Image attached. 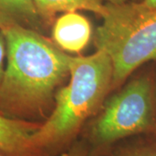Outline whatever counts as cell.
<instances>
[{"label":"cell","mask_w":156,"mask_h":156,"mask_svg":"<svg viewBox=\"0 0 156 156\" xmlns=\"http://www.w3.org/2000/svg\"><path fill=\"white\" fill-rule=\"evenodd\" d=\"M98 156H156L155 143H137L125 146L112 151L109 154L102 153Z\"/></svg>","instance_id":"cell-9"},{"label":"cell","mask_w":156,"mask_h":156,"mask_svg":"<svg viewBox=\"0 0 156 156\" xmlns=\"http://www.w3.org/2000/svg\"><path fill=\"white\" fill-rule=\"evenodd\" d=\"M140 3L149 8H156V0H142Z\"/></svg>","instance_id":"cell-12"},{"label":"cell","mask_w":156,"mask_h":156,"mask_svg":"<svg viewBox=\"0 0 156 156\" xmlns=\"http://www.w3.org/2000/svg\"><path fill=\"white\" fill-rule=\"evenodd\" d=\"M39 13L33 0H0V28L17 24L37 28Z\"/></svg>","instance_id":"cell-7"},{"label":"cell","mask_w":156,"mask_h":156,"mask_svg":"<svg viewBox=\"0 0 156 156\" xmlns=\"http://www.w3.org/2000/svg\"><path fill=\"white\" fill-rule=\"evenodd\" d=\"M64 156H90V152L87 144L77 142L70 147Z\"/></svg>","instance_id":"cell-10"},{"label":"cell","mask_w":156,"mask_h":156,"mask_svg":"<svg viewBox=\"0 0 156 156\" xmlns=\"http://www.w3.org/2000/svg\"><path fill=\"white\" fill-rule=\"evenodd\" d=\"M6 58V45L5 38L3 37V35L0 32V86L3 81L4 77V73H5V61Z\"/></svg>","instance_id":"cell-11"},{"label":"cell","mask_w":156,"mask_h":156,"mask_svg":"<svg viewBox=\"0 0 156 156\" xmlns=\"http://www.w3.org/2000/svg\"><path fill=\"white\" fill-rule=\"evenodd\" d=\"M0 156H4V155H1V154H0Z\"/></svg>","instance_id":"cell-14"},{"label":"cell","mask_w":156,"mask_h":156,"mask_svg":"<svg viewBox=\"0 0 156 156\" xmlns=\"http://www.w3.org/2000/svg\"><path fill=\"white\" fill-rule=\"evenodd\" d=\"M40 125L0 113V154L46 156L33 144L32 136Z\"/></svg>","instance_id":"cell-5"},{"label":"cell","mask_w":156,"mask_h":156,"mask_svg":"<svg viewBox=\"0 0 156 156\" xmlns=\"http://www.w3.org/2000/svg\"><path fill=\"white\" fill-rule=\"evenodd\" d=\"M69 82L56 95L50 116L34 133V146L46 156L64 149L86 119L111 89L113 67L102 50L88 56H71Z\"/></svg>","instance_id":"cell-2"},{"label":"cell","mask_w":156,"mask_h":156,"mask_svg":"<svg viewBox=\"0 0 156 156\" xmlns=\"http://www.w3.org/2000/svg\"><path fill=\"white\" fill-rule=\"evenodd\" d=\"M156 133L154 86L150 78L131 81L111 97L88 134L90 156H98L122 140Z\"/></svg>","instance_id":"cell-4"},{"label":"cell","mask_w":156,"mask_h":156,"mask_svg":"<svg viewBox=\"0 0 156 156\" xmlns=\"http://www.w3.org/2000/svg\"><path fill=\"white\" fill-rule=\"evenodd\" d=\"M0 32L6 45L0 113L24 120L50 101L69 73L71 56L32 29L11 24L0 28Z\"/></svg>","instance_id":"cell-1"},{"label":"cell","mask_w":156,"mask_h":156,"mask_svg":"<svg viewBox=\"0 0 156 156\" xmlns=\"http://www.w3.org/2000/svg\"><path fill=\"white\" fill-rule=\"evenodd\" d=\"M91 26L88 19L76 12H67L56 20L53 38L62 49L78 53L88 44Z\"/></svg>","instance_id":"cell-6"},{"label":"cell","mask_w":156,"mask_h":156,"mask_svg":"<svg viewBox=\"0 0 156 156\" xmlns=\"http://www.w3.org/2000/svg\"><path fill=\"white\" fill-rule=\"evenodd\" d=\"M130 0H108L109 4L113 5H120V4H124V3H128Z\"/></svg>","instance_id":"cell-13"},{"label":"cell","mask_w":156,"mask_h":156,"mask_svg":"<svg viewBox=\"0 0 156 156\" xmlns=\"http://www.w3.org/2000/svg\"><path fill=\"white\" fill-rule=\"evenodd\" d=\"M101 17L94 40L96 50L104 51L111 60L114 89L140 65L156 61V8L140 2L108 3Z\"/></svg>","instance_id":"cell-3"},{"label":"cell","mask_w":156,"mask_h":156,"mask_svg":"<svg viewBox=\"0 0 156 156\" xmlns=\"http://www.w3.org/2000/svg\"><path fill=\"white\" fill-rule=\"evenodd\" d=\"M155 134H156V133H155Z\"/></svg>","instance_id":"cell-15"},{"label":"cell","mask_w":156,"mask_h":156,"mask_svg":"<svg viewBox=\"0 0 156 156\" xmlns=\"http://www.w3.org/2000/svg\"><path fill=\"white\" fill-rule=\"evenodd\" d=\"M39 14L51 16L56 12L85 10L101 16L105 5L102 0H33Z\"/></svg>","instance_id":"cell-8"}]
</instances>
